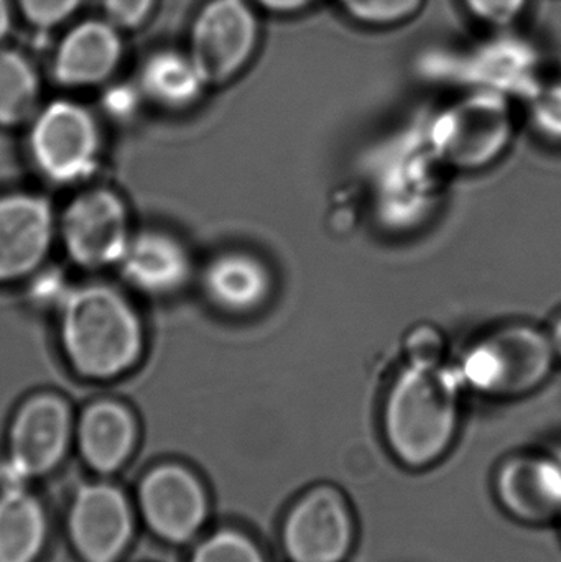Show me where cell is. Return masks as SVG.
Listing matches in <instances>:
<instances>
[{
  "label": "cell",
  "mask_w": 561,
  "mask_h": 562,
  "mask_svg": "<svg viewBox=\"0 0 561 562\" xmlns=\"http://www.w3.org/2000/svg\"><path fill=\"white\" fill-rule=\"evenodd\" d=\"M119 267L128 283L154 294L178 290L190 273V260L180 244L154 233L131 239Z\"/></svg>",
  "instance_id": "16"
},
{
  "label": "cell",
  "mask_w": 561,
  "mask_h": 562,
  "mask_svg": "<svg viewBox=\"0 0 561 562\" xmlns=\"http://www.w3.org/2000/svg\"><path fill=\"white\" fill-rule=\"evenodd\" d=\"M464 3L483 22L507 25L523 13L527 0H464Z\"/></svg>",
  "instance_id": "26"
},
{
  "label": "cell",
  "mask_w": 561,
  "mask_h": 562,
  "mask_svg": "<svg viewBox=\"0 0 561 562\" xmlns=\"http://www.w3.org/2000/svg\"><path fill=\"white\" fill-rule=\"evenodd\" d=\"M559 527H560V537H561V518L559 520Z\"/></svg>",
  "instance_id": "32"
},
{
  "label": "cell",
  "mask_w": 561,
  "mask_h": 562,
  "mask_svg": "<svg viewBox=\"0 0 561 562\" xmlns=\"http://www.w3.org/2000/svg\"><path fill=\"white\" fill-rule=\"evenodd\" d=\"M509 105L494 92H478L448 108L435 122L431 144L438 160L460 171L496 164L513 140Z\"/></svg>",
  "instance_id": "5"
},
{
  "label": "cell",
  "mask_w": 561,
  "mask_h": 562,
  "mask_svg": "<svg viewBox=\"0 0 561 562\" xmlns=\"http://www.w3.org/2000/svg\"><path fill=\"white\" fill-rule=\"evenodd\" d=\"M534 124L547 137L561 140V85L542 89L534 99Z\"/></svg>",
  "instance_id": "24"
},
{
  "label": "cell",
  "mask_w": 561,
  "mask_h": 562,
  "mask_svg": "<svg viewBox=\"0 0 561 562\" xmlns=\"http://www.w3.org/2000/svg\"><path fill=\"white\" fill-rule=\"evenodd\" d=\"M61 233L71 259L88 269L119 266L131 243L124 204L102 190L81 194L69 204Z\"/></svg>",
  "instance_id": "11"
},
{
  "label": "cell",
  "mask_w": 561,
  "mask_h": 562,
  "mask_svg": "<svg viewBox=\"0 0 561 562\" xmlns=\"http://www.w3.org/2000/svg\"><path fill=\"white\" fill-rule=\"evenodd\" d=\"M61 311L63 349L82 375L112 379L137 362L144 333L124 296L102 284L72 288Z\"/></svg>",
  "instance_id": "2"
},
{
  "label": "cell",
  "mask_w": 561,
  "mask_h": 562,
  "mask_svg": "<svg viewBox=\"0 0 561 562\" xmlns=\"http://www.w3.org/2000/svg\"><path fill=\"white\" fill-rule=\"evenodd\" d=\"M256 15L246 0H211L191 26L190 56L204 85L233 79L253 58L256 48Z\"/></svg>",
  "instance_id": "6"
},
{
  "label": "cell",
  "mask_w": 561,
  "mask_h": 562,
  "mask_svg": "<svg viewBox=\"0 0 561 562\" xmlns=\"http://www.w3.org/2000/svg\"><path fill=\"white\" fill-rule=\"evenodd\" d=\"M141 88L147 98L165 108H187L206 88L190 56L177 52H158L145 61Z\"/></svg>",
  "instance_id": "19"
},
{
  "label": "cell",
  "mask_w": 561,
  "mask_h": 562,
  "mask_svg": "<svg viewBox=\"0 0 561 562\" xmlns=\"http://www.w3.org/2000/svg\"><path fill=\"white\" fill-rule=\"evenodd\" d=\"M494 494L514 520L530 527L559 524L561 461L559 456L519 452L504 459L494 475Z\"/></svg>",
  "instance_id": "12"
},
{
  "label": "cell",
  "mask_w": 561,
  "mask_h": 562,
  "mask_svg": "<svg viewBox=\"0 0 561 562\" xmlns=\"http://www.w3.org/2000/svg\"><path fill=\"white\" fill-rule=\"evenodd\" d=\"M557 360L549 333L530 324H509L468 350L458 376L491 398H523L550 379Z\"/></svg>",
  "instance_id": "3"
},
{
  "label": "cell",
  "mask_w": 561,
  "mask_h": 562,
  "mask_svg": "<svg viewBox=\"0 0 561 562\" xmlns=\"http://www.w3.org/2000/svg\"><path fill=\"white\" fill-rule=\"evenodd\" d=\"M137 101V91L125 88V86H119V88L111 89L105 94L104 104L109 112L119 115V117H124V115L132 114L135 111Z\"/></svg>",
  "instance_id": "28"
},
{
  "label": "cell",
  "mask_w": 561,
  "mask_h": 562,
  "mask_svg": "<svg viewBox=\"0 0 561 562\" xmlns=\"http://www.w3.org/2000/svg\"><path fill=\"white\" fill-rule=\"evenodd\" d=\"M30 148L33 160L49 180L75 183L88 178L98 161L94 119L75 102H52L33 122Z\"/></svg>",
  "instance_id": "7"
},
{
  "label": "cell",
  "mask_w": 561,
  "mask_h": 562,
  "mask_svg": "<svg viewBox=\"0 0 561 562\" xmlns=\"http://www.w3.org/2000/svg\"><path fill=\"white\" fill-rule=\"evenodd\" d=\"M204 284L213 301L224 310L247 313L267 303L273 291V277L257 257L227 254L207 267Z\"/></svg>",
  "instance_id": "18"
},
{
  "label": "cell",
  "mask_w": 561,
  "mask_h": 562,
  "mask_svg": "<svg viewBox=\"0 0 561 562\" xmlns=\"http://www.w3.org/2000/svg\"><path fill=\"white\" fill-rule=\"evenodd\" d=\"M190 562H267V558L250 535L221 528L198 544Z\"/></svg>",
  "instance_id": "21"
},
{
  "label": "cell",
  "mask_w": 561,
  "mask_h": 562,
  "mask_svg": "<svg viewBox=\"0 0 561 562\" xmlns=\"http://www.w3.org/2000/svg\"><path fill=\"white\" fill-rule=\"evenodd\" d=\"M68 533L85 562H117L134 537V512L121 488L105 482L76 492L68 514Z\"/></svg>",
  "instance_id": "9"
},
{
  "label": "cell",
  "mask_w": 561,
  "mask_h": 562,
  "mask_svg": "<svg viewBox=\"0 0 561 562\" xmlns=\"http://www.w3.org/2000/svg\"><path fill=\"white\" fill-rule=\"evenodd\" d=\"M122 42L108 20H88L66 33L53 58V76L68 88L99 85L117 68Z\"/></svg>",
  "instance_id": "14"
},
{
  "label": "cell",
  "mask_w": 561,
  "mask_h": 562,
  "mask_svg": "<svg viewBox=\"0 0 561 562\" xmlns=\"http://www.w3.org/2000/svg\"><path fill=\"white\" fill-rule=\"evenodd\" d=\"M40 82L29 59L0 48V124L16 125L32 115Z\"/></svg>",
  "instance_id": "20"
},
{
  "label": "cell",
  "mask_w": 561,
  "mask_h": 562,
  "mask_svg": "<svg viewBox=\"0 0 561 562\" xmlns=\"http://www.w3.org/2000/svg\"><path fill=\"white\" fill-rule=\"evenodd\" d=\"M550 340H552L553 349H556L557 357L561 359V317L556 321L552 329L549 330Z\"/></svg>",
  "instance_id": "31"
},
{
  "label": "cell",
  "mask_w": 561,
  "mask_h": 562,
  "mask_svg": "<svg viewBox=\"0 0 561 562\" xmlns=\"http://www.w3.org/2000/svg\"><path fill=\"white\" fill-rule=\"evenodd\" d=\"M48 538L45 508L12 482L0 492V562H36Z\"/></svg>",
  "instance_id": "17"
},
{
  "label": "cell",
  "mask_w": 561,
  "mask_h": 562,
  "mask_svg": "<svg viewBox=\"0 0 561 562\" xmlns=\"http://www.w3.org/2000/svg\"><path fill=\"white\" fill-rule=\"evenodd\" d=\"M461 380L437 362H411L389 386L381 431L392 458L411 471L440 464L461 425Z\"/></svg>",
  "instance_id": "1"
},
{
  "label": "cell",
  "mask_w": 561,
  "mask_h": 562,
  "mask_svg": "<svg viewBox=\"0 0 561 562\" xmlns=\"http://www.w3.org/2000/svg\"><path fill=\"white\" fill-rule=\"evenodd\" d=\"M256 2L266 7L270 12L290 13L305 9L315 0H256Z\"/></svg>",
  "instance_id": "29"
},
{
  "label": "cell",
  "mask_w": 561,
  "mask_h": 562,
  "mask_svg": "<svg viewBox=\"0 0 561 562\" xmlns=\"http://www.w3.org/2000/svg\"><path fill=\"white\" fill-rule=\"evenodd\" d=\"M154 7V0H104L105 19L115 29H137Z\"/></svg>",
  "instance_id": "25"
},
{
  "label": "cell",
  "mask_w": 561,
  "mask_h": 562,
  "mask_svg": "<svg viewBox=\"0 0 561 562\" xmlns=\"http://www.w3.org/2000/svg\"><path fill=\"white\" fill-rule=\"evenodd\" d=\"M138 508L155 537L181 544L193 540L206 524L210 497L193 472L164 464L152 469L142 481Z\"/></svg>",
  "instance_id": "8"
},
{
  "label": "cell",
  "mask_w": 561,
  "mask_h": 562,
  "mask_svg": "<svg viewBox=\"0 0 561 562\" xmlns=\"http://www.w3.org/2000/svg\"><path fill=\"white\" fill-rule=\"evenodd\" d=\"M72 288L66 283L59 273L48 272L43 273L35 280L32 288L33 297L36 303L43 304V306H61L65 303L68 294L71 293Z\"/></svg>",
  "instance_id": "27"
},
{
  "label": "cell",
  "mask_w": 561,
  "mask_h": 562,
  "mask_svg": "<svg viewBox=\"0 0 561 562\" xmlns=\"http://www.w3.org/2000/svg\"><path fill=\"white\" fill-rule=\"evenodd\" d=\"M349 15L371 25H389L414 15L424 0H339Z\"/></svg>",
  "instance_id": "22"
},
{
  "label": "cell",
  "mask_w": 561,
  "mask_h": 562,
  "mask_svg": "<svg viewBox=\"0 0 561 562\" xmlns=\"http://www.w3.org/2000/svg\"><path fill=\"white\" fill-rule=\"evenodd\" d=\"M26 22L36 29H55L68 20L81 0H16Z\"/></svg>",
  "instance_id": "23"
},
{
  "label": "cell",
  "mask_w": 561,
  "mask_h": 562,
  "mask_svg": "<svg viewBox=\"0 0 561 562\" xmlns=\"http://www.w3.org/2000/svg\"><path fill=\"white\" fill-rule=\"evenodd\" d=\"M358 543V520L348 495L322 482L290 504L280 527L289 562H346Z\"/></svg>",
  "instance_id": "4"
},
{
  "label": "cell",
  "mask_w": 561,
  "mask_h": 562,
  "mask_svg": "<svg viewBox=\"0 0 561 562\" xmlns=\"http://www.w3.org/2000/svg\"><path fill=\"white\" fill-rule=\"evenodd\" d=\"M10 32V5L9 0H0V43Z\"/></svg>",
  "instance_id": "30"
},
{
  "label": "cell",
  "mask_w": 561,
  "mask_h": 562,
  "mask_svg": "<svg viewBox=\"0 0 561 562\" xmlns=\"http://www.w3.org/2000/svg\"><path fill=\"white\" fill-rule=\"evenodd\" d=\"M71 438V413L56 395L30 398L13 419L9 436L10 474L43 477L58 468Z\"/></svg>",
  "instance_id": "10"
},
{
  "label": "cell",
  "mask_w": 561,
  "mask_h": 562,
  "mask_svg": "<svg viewBox=\"0 0 561 562\" xmlns=\"http://www.w3.org/2000/svg\"><path fill=\"white\" fill-rule=\"evenodd\" d=\"M52 239V207L43 198H0V281L29 276L45 259Z\"/></svg>",
  "instance_id": "13"
},
{
  "label": "cell",
  "mask_w": 561,
  "mask_h": 562,
  "mask_svg": "<svg viewBox=\"0 0 561 562\" xmlns=\"http://www.w3.org/2000/svg\"><path fill=\"white\" fill-rule=\"evenodd\" d=\"M135 439L134 418L117 403H94L79 419V451L86 464L99 474L117 472L131 458Z\"/></svg>",
  "instance_id": "15"
}]
</instances>
